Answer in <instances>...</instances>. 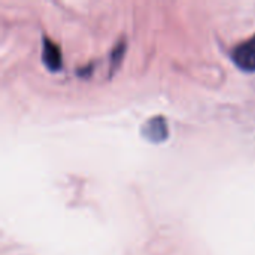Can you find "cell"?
<instances>
[{
	"label": "cell",
	"mask_w": 255,
	"mask_h": 255,
	"mask_svg": "<svg viewBox=\"0 0 255 255\" xmlns=\"http://www.w3.org/2000/svg\"><path fill=\"white\" fill-rule=\"evenodd\" d=\"M232 58L242 70L255 72V34L235 46Z\"/></svg>",
	"instance_id": "1"
},
{
	"label": "cell",
	"mask_w": 255,
	"mask_h": 255,
	"mask_svg": "<svg viewBox=\"0 0 255 255\" xmlns=\"http://www.w3.org/2000/svg\"><path fill=\"white\" fill-rule=\"evenodd\" d=\"M42 60L45 63V66L52 70V72H58L63 67V55H61V49L60 46L52 42L48 37H43V49H42Z\"/></svg>",
	"instance_id": "2"
},
{
	"label": "cell",
	"mask_w": 255,
	"mask_h": 255,
	"mask_svg": "<svg viewBox=\"0 0 255 255\" xmlns=\"http://www.w3.org/2000/svg\"><path fill=\"white\" fill-rule=\"evenodd\" d=\"M142 134L151 142H161L167 137L169 128L163 117H154L142 126Z\"/></svg>",
	"instance_id": "3"
}]
</instances>
